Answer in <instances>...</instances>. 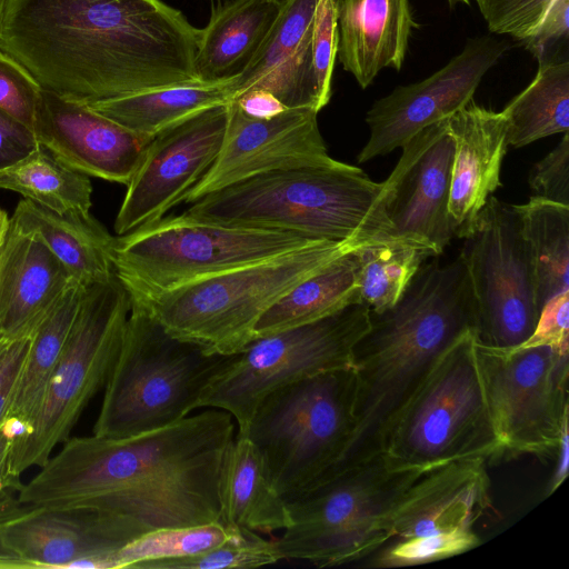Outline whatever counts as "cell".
Listing matches in <instances>:
<instances>
[{
    "label": "cell",
    "mask_w": 569,
    "mask_h": 569,
    "mask_svg": "<svg viewBox=\"0 0 569 569\" xmlns=\"http://www.w3.org/2000/svg\"><path fill=\"white\" fill-rule=\"evenodd\" d=\"M9 222L10 218L8 217L7 212L0 208V247L7 233Z\"/></svg>",
    "instance_id": "f5cc1de1"
},
{
    "label": "cell",
    "mask_w": 569,
    "mask_h": 569,
    "mask_svg": "<svg viewBox=\"0 0 569 569\" xmlns=\"http://www.w3.org/2000/svg\"><path fill=\"white\" fill-rule=\"evenodd\" d=\"M538 346L569 349V291L552 297L543 305L533 332L517 347Z\"/></svg>",
    "instance_id": "7bdbcfd3"
},
{
    "label": "cell",
    "mask_w": 569,
    "mask_h": 569,
    "mask_svg": "<svg viewBox=\"0 0 569 569\" xmlns=\"http://www.w3.org/2000/svg\"><path fill=\"white\" fill-rule=\"evenodd\" d=\"M375 241L379 240H316L300 249L186 283L141 306L178 339L210 352L239 353L254 340L260 317L292 287L342 254Z\"/></svg>",
    "instance_id": "8992f818"
},
{
    "label": "cell",
    "mask_w": 569,
    "mask_h": 569,
    "mask_svg": "<svg viewBox=\"0 0 569 569\" xmlns=\"http://www.w3.org/2000/svg\"><path fill=\"white\" fill-rule=\"evenodd\" d=\"M234 437L232 416L209 408L129 437L69 438L18 487L16 503L106 512L146 533L221 522V475Z\"/></svg>",
    "instance_id": "6da1fadb"
},
{
    "label": "cell",
    "mask_w": 569,
    "mask_h": 569,
    "mask_svg": "<svg viewBox=\"0 0 569 569\" xmlns=\"http://www.w3.org/2000/svg\"><path fill=\"white\" fill-rule=\"evenodd\" d=\"M234 80L236 76L167 86L87 106L136 133L154 138L207 109L232 101Z\"/></svg>",
    "instance_id": "f1b7e54d"
},
{
    "label": "cell",
    "mask_w": 569,
    "mask_h": 569,
    "mask_svg": "<svg viewBox=\"0 0 569 569\" xmlns=\"http://www.w3.org/2000/svg\"><path fill=\"white\" fill-rule=\"evenodd\" d=\"M31 337L10 341L0 333V385L7 373L24 358Z\"/></svg>",
    "instance_id": "bcb514c9"
},
{
    "label": "cell",
    "mask_w": 569,
    "mask_h": 569,
    "mask_svg": "<svg viewBox=\"0 0 569 569\" xmlns=\"http://www.w3.org/2000/svg\"><path fill=\"white\" fill-rule=\"evenodd\" d=\"M475 328L460 257L443 266L422 264L391 308L371 313L352 353V430L331 476L380 456L406 403L451 345Z\"/></svg>",
    "instance_id": "3957f363"
},
{
    "label": "cell",
    "mask_w": 569,
    "mask_h": 569,
    "mask_svg": "<svg viewBox=\"0 0 569 569\" xmlns=\"http://www.w3.org/2000/svg\"><path fill=\"white\" fill-rule=\"evenodd\" d=\"M370 323V309L353 303L321 320L254 339L211 380L200 408L229 412L243 435L259 403L273 390L352 367L353 348Z\"/></svg>",
    "instance_id": "7c38bea8"
},
{
    "label": "cell",
    "mask_w": 569,
    "mask_h": 569,
    "mask_svg": "<svg viewBox=\"0 0 569 569\" xmlns=\"http://www.w3.org/2000/svg\"><path fill=\"white\" fill-rule=\"evenodd\" d=\"M380 456L389 469L421 472L500 456L475 330L438 360L399 413Z\"/></svg>",
    "instance_id": "52a82bcc"
},
{
    "label": "cell",
    "mask_w": 569,
    "mask_h": 569,
    "mask_svg": "<svg viewBox=\"0 0 569 569\" xmlns=\"http://www.w3.org/2000/svg\"><path fill=\"white\" fill-rule=\"evenodd\" d=\"M425 472L389 469L381 456L345 469L287 501L291 525L274 542L283 559L316 567L358 561L390 541V516Z\"/></svg>",
    "instance_id": "30bf717a"
},
{
    "label": "cell",
    "mask_w": 569,
    "mask_h": 569,
    "mask_svg": "<svg viewBox=\"0 0 569 569\" xmlns=\"http://www.w3.org/2000/svg\"><path fill=\"white\" fill-rule=\"evenodd\" d=\"M0 568H30L27 562L9 552L0 543Z\"/></svg>",
    "instance_id": "f907efd6"
},
{
    "label": "cell",
    "mask_w": 569,
    "mask_h": 569,
    "mask_svg": "<svg viewBox=\"0 0 569 569\" xmlns=\"http://www.w3.org/2000/svg\"><path fill=\"white\" fill-rule=\"evenodd\" d=\"M353 402L355 373L346 367L283 386L259 403L243 435L286 501L331 476L351 435Z\"/></svg>",
    "instance_id": "9c48e42d"
},
{
    "label": "cell",
    "mask_w": 569,
    "mask_h": 569,
    "mask_svg": "<svg viewBox=\"0 0 569 569\" xmlns=\"http://www.w3.org/2000/svg\"><path fill=\"white\" fill-rule=\"evenodd\" d=\"M337 56L362 89L382 69H401L415 26L409 0H337Z\"/></svg>",
    "instance_id": "d4e9b609"
},
{
    "label": "cell",
    "mask_w": 569,
    "mask_h": 569,
    "mask_svg": "<svg viewBox=\"0 0 569 569\" xmlns=\"http://www.w3.org/2000/svg\"><path fill=\"white\" fill-rule=\"evenodd\" d=\"M453 139L449 214L455 237L467 238L476 229L490 194L500 186L502 159L507 152L503 113L473 101L447 118Z\"/></svg>",
    "instance_id": "603a6c76"
},
{
    "label": "cell",
    "mask_w": 569,
    "mask_h": 569,
    "mask_svg": "<svg viewBox=\"0 0 569 569\" xmlns=\"http://www.w3.org/2000/svg\"><path fill=\"white\" fill-rule=\"evenodd\" d=\"M317 116L311 109H287L270 119H256L244 114L234 100L230 101L220 150L182 201L196 202L206 194L274 170L335 163Z\"/></svg>",
    "instance_id": "e0dca14e"
},
{
    "label": "cell",
    "mask_w": 569,
    "mask_h": 569,
    "mask_svg": "<svg viewBox=\"0 0 569 569\" xmlns=\"http://www.w3.org/2000/svg\"><path fill=\"white\" fill-rule=\"evenodd\" d=\"M8 1L9 0H0V33H1V29H2V23H3Z\"/></svg>",
    "instance_id": "db71d44e"
},
{
    "label": "cell",
    "mask_w": 569,
    "mask_h": 569,
    "mask_svg": "<svg viewBox=\"0 0 569 569\" xmlns=\"http://www.w3.org/2000/svg\"><path fill=\"white\" fill-rule=\"evenodd\" d=\"M10 222L39 237L82 287L114 276L112 249L116 238L91 213L58 214L23 199Z\"/></svg>",
    "instance_id": "484cf974"
},
{
    "label": "cell",
    "mask_w": 569,
    "mask_h": 569,
    "mask_svg": "<svg viewBox=\"0 0 569 569\" xmlns=\"http://www.w3.org/2000/svg\"><path fill=\"white\" fill-rule=\"evenodd\" d=\"M282 3L233 0L212 11L200 29L194 70L199 80L213 82L239 74L260 46Z\"/></svg>",
    "instance_id": "83f0119b"
},
{
    "label": "cell",
    "mask_w": 569,
    "mask_h": 569,
    "mask_svg": "<svg viewBox=\"0 0 569 569\" xmlns=\"http://www.w3.org/2000/svg\"><path fill=\"white\" fill-rule=\"evenodd\" d=\"M508 48L506 40L490 36L471 39L427 79L399 86L377 100L366 114L370 136L358 162L388 154L425 128L466 107L483 76Z\"/></svg>",
    "instance_id": "9a60e30c"
},
{
    "label": "cell",
    "mask_w": 569,
    "mask_h": 569,
    "mask_svg": "<svg viewBox=\"0 0 569 569\" xmlns=\"http://www.w3.org/2000/svg\"><path fill=\"white\" fill-rule=\"evenodd\" d=\"M221 522L260 533L284 530L291 525L286 499L272 485L256 445L236 433L221 475Z\"/></svg>",
    "instance_id": "4316f807"
},
{
    "label": "cell",
    "mask_w": 569,
    "mask_h": 569,
    "mask_svg": "<svg viewBox=\"0 0 569 569\" xmlns=\"http://www.w3.org/2000/svg\"><path fill=\"white\" fill-rule=\"evenodd\" d=\"M531 262L539 309L569 291V206L530 197L513 206Z\"/></svg>",
    "instance_id": "1f68e13d"
},
{
    "label": "cell",
    "mask_w": 569,
    "mask_h": 569,
    "mask_svg": "<svg viewBox=\"0 0 569 569\" xmlns=\"http://www.w3.org/2000/svg\"><path fill=\"white\" fill-rule=\"evenodd\" d=\"M229 533L230 527L221 522L152 530L114 555V569H132L144 561L201 553L221 543Z\"/></svg>",
    "instance_id": "d590c367"
},
{
    "label": "cell",
    "mask_w": 569,
    "mask_h": 569,
    "mask_svg": "<svg viewBox=\"0 0 569 569\" xmlns=\"http://www.w3.org/2000/svg\"><path fill=\"white\" fill-rule=\"evenodd\" d=\"M2 432L11 440L27 436L31 431V425L17 417H6L1 421Z\"/></svg>",
    "instance_id": "c3c4849f"
},
{
    "label": "cell",
    "mask_w": 569,
    "mask_h": 569,
    "mask_svg": "<svg viewBox=\"0 0 569 569\" xmlns=\"http://www.w3.org/2000/svg\"><path fill=\"white\" fill-rule=\"evenodd\" d=\"M318 0H286L242 71L236 97L250 89L273 93L287 109L321 110L311 57V32Z\"/></svg>",
    "instance_id": "7402d4cb"
},
{
    "label": "cell",
    "mask_w": 569,
    "mask_h": 569,
    "mask_svg": "<svg viewBox=\"0 0 569 569\" xmlns=\"http://www.w3.org/2000/svg\"><path fill=\"white\" fill-rule=\"evenodd\" d=\"M233 100L244 114L256 119H270L287 110L273 93L264 89L247 90Z\"/></svg>",
    "instance_id": "f6af8a7d"
},
{
    "label": "cell",
    "mask_w": 569,
    "mask_h": 569,
    "mask_svg": "<svg viewBox=\"0 0 569 569\" xmlns=\"http://www.w3.org/2000/svg\"><path fill=\"white\" fill-rule=\"evenodd\" d=\"M557 465L555 469V473L551 479V486L549 488V493L553 492L566 479L568 475V466H569V436L568 429L562 433L561 440L559 442L558 449L556 451Z\"/></svg>",
    "instance_id": "7dc6e473"
},
{
    "label": "cell",
    "mask_w": 569,
    "mask_h": 569,
    "mask_svg": "<svg viewBox=\"0 0 569 569\" xmlns=\"http://www.w3.org/2000/svg\"><path fill=\"white\" fill-rule=\"evenodd\" d=\"M236 355L178 339L146 307L131 303L93 435L129 437L182 420L200 408L206 388Z\"/></svg>",
    "instance_id": "5b68a950"
},
{
    "label": "cell",
    "mask_w": 569,
    "mask_h": 569,
    "mask_svg": "<svg viewBox=\"0 0 569 569\" xmlns=\"http://www.w3.org/2000/svg\"><path fill=\"white\" fill-rule=\"evenodd\" d=\"M338 42L337 0H318L312 22L311 57L321 109L331 98V80Z\"/></svg>",
    "instance_id": "ab89813d"
},
{
    "label": "cell",
    "mask_w": 569,
    "mask_h": 569,
    "mask_svg": "<svg viewBox=\"0 0 569 569\" xmlns=\"http://www.w3.org/2000/svg\"><path fill=\"white\" fill-rule=\"evenodd\" d=\"M566 0H475L490 32L521 43L531 38L549 13Z\"/></svg>",
    "instance_id": "f35d334b"
},
{
    "label": "cell",
    "mask_w": 569,
    "mask_h": 569,
    "mask_svg": "<svg viewBox=\"0 0 569 569\" xmlns=\"http://www.w3.org/2000/svg\"><path fill=\"white\" fill-rule=\"evenodd\" d=\"M143 533L124 518L89 509L16 503L0 510V543L30 568L91 558V569H114V555Z\"/></svg>",
    "instance_id": "ac0fdd59"
},
{
    "label": "cell",
    "mask_w": 569,
    "mask_h": 569,
    "mask_svg": "<svg viewBox=\"0 0 569 569\" xmlns=\"http://www.w3.org/2000/svg\"><path fill=\"white\" fill-rule=\"evenodd\" d=\"M480 543L473 529H458L427 536L393 539L381 547L375 567L421 565L453 557Z\"/></svg>",
    "instance_id": "74e56055"
},
{
    "label": "cell",
    "mask_w": 569,
    "mask_h": 569,
    "mask_svg": "<svg viewBox=\"0 0 569 569\" xmlns=\"http://www.w3.org/2000/svg\"><path fill=\"white\" fill-rule=\"evenodd\" d=\"M22 361H20L18 365L11 368V370L7 373V376L4 377L3 381L0 385V422L3 420L6 416L14 380Z\"/></svg>",
    "instance_id": "681fc988"
},
{
    "label": "cell",
    "mask_w": 569,
    "mask_h": 569,
    "mask_svg": "<svg viewBox=\"0 0 569 569\" xmlns=\"http://www.w3.org/2000/svg\"><path fill=\"white\" fill-rule=\"evenodd\" d=\"M387 188L356 166L336 161L262 173L206 194L183 212L224 226L291 231L318 240L396 237Z\"/></svg>",
    "instance_id": "277c9868"
},
{
    "label": "cell",
    "mask_w": 569,
    "mask_h": 569,
    "mask_svg": "<svg viewBox=\"0 0 569 569\" xmlns=\"http://www.w3.org/2000/svg\"><path fill=\"white\" fill-rule=\"evenodd\" d=\"M508 146L521 148L569 129V60L539 62L530 84L501 111Z\"/></svg>",
    "instance_id": "d6a6232c"
},
{
    "label": "cell",
    "mask_w": 569,
    "mask_h": 569,
    "mask_svg": "<svg viewBox=\"0 0 569 569\" xmlns=\"http://www.w3.org/2000/svg\"><path fill=\"white\" fill-rule=\"evenodd\" d=\"M569 349L492 348L478 342L500 456L556 455L568 429Z\"/></svg>",
    "instance_id": "4fadbf2b"
},
{
    "label": "cell",
    "mask_w": 569,
    "mask_h": 569,
    "mask_svg": "<svg viewBox=\"0 0 569 569\" xmlns=\"http://www.w3.org/2000/svg\"><path fill=\"white\" fill-rule=\"evenodd\" d=\"M84 289L72 280L34 330L17 373L4 418H20L32 428Z\"/></svg>",
    "instance_id": "4dcf8cb0"
},
{
    "label": "cell",
    "mask_w": 569,
    "mask_h": 569,
    "mask_svg": "<svg viewBox=\"0 0 569 569\" xmlns=\"http://www.w3.org/2000/svg\"><path fill=\"white\" fill-rule=\"evenodd\" d=\"M33 133L40 146L69 168L122 184H128L153 139L43 89Z\"/></svg>",
    "instance_id": "ffe728a7"
},
{
    "label": "cell",
    "mask_w": 569,
    "mask_h": 569,
    "mask_svg": "<svg viewBox=\"0 0 569 569\" xmlns=\"http://www.w3.org/2000/svg\"><path fill=\"white\" fill-rule=\"evenodd\" d=\"M41 90L22 66L0 50V111L33 131Z\"/></svg>",
    "instance_id": "60d3db41"
},
{
    "label": "cell",
    "mask_w": 569,
    "mask_h": 569,
    "mask_svg": "<svg viewBox=\"0 0 569 569\" xmlns=\"http://www.w3.org/2000/svg\"><path fill=\"white\" fill-rule=\"evenodd\" d=\"M38 146L31 129L0 111V170L17 163Z\"/></svg>",
    "instance_id": "ee69618b"
},
{
    "label": "cell",
    "mask_w": 569,
    "mask_h": 569,
    "mask_svg": "<svg viewBox=\"0 0 569 569\" xmlns=\"http://www.w3.org/2000/svg\"><path fill=\"white\" fill-rule=\"evenodd\" d=\"M131 299L116 277L86 287L31 431L11 441L1 473L7 483L41 467L69 439L80 415L104 387L118 356Z\"/></svg>",
    "instance_id": "8fae6325"
},
{
    "label": "cell",
    "mask_w": 569,
    "mask_h": 569,
    "mask_svg": "<svg viewBox=\"0 0 569 569\" xmlns=\"http://www.w3.org/2000/svg\"><path fill=\"white\" fill-rule=\"evenodd\" d=\"M11 440L2 432L0 422V475L6 461Z\"/></svg>",
    "instance_id": "816d5d0a"
},
{
    "label": "cell",
    "mask_w": 569,
    "mask_h": 569,
    "mask_svg": "<svg viewBox=\"0 0 569 569\" xmlns=\"http://www.w3.org/2000/svg\"><path fill=\"white\" fill-rule=\"evenodd\" d=\"M385 180L386 213L396 237L440 254L455 237L448 203L455 154L447 118L410 139Z\"/></svg>",
    "instance_id": "d6986e66"
},
{
    "label": "cell",
    "mask_w": 569,
    "mask_h": 569,
    "mask_svg": "<svg viewBox=\"0 0 569 569\" xmlns=\"http://www.w3.org/2000/svg\"><path fill=\"white\" fill-rule=\"evenodd\" d=\"M486 462L457 460L421 475L390 516V540L472 529L489 506Z\"/></svg>",
    "instance_id": "44dd1931"
},
{
    "label": "cell",
    "mask_w": 569,
    "mask_h": 569,
    "mask_svg": "<svg viewBox=\"0 0 569 569\" xmlns=\"http://www.w3.org/2000/svg\"><path fill=\"white\" fill-rule=\"evenodd\" d=\"M455 1H460V2H463V3H466V4H468V3H469V0H455Z\"/></svg>",
    "instance_id": "11a10c76"
},
{
    "label": "cell",
    "mask_w": 569,
    "mask_h": 569,
    "mask_svg": "<svg viewBox=\"0 0 569 569\" xmlns=\"http://www.w3.org/2000/svg\"><path fill=\"white\" fill-rule=\"evenodd\" d=\"M228 103L207 109L158 133L127 184L114 221L118 236L162 218L214 161L223 139Z\"/></svg>",
    "instance_id": "2e32d148"
},
{
    "label": "cell",
    "mask_w": 569,
    "mask_h": 569,
    "mask_svg": "<svg viewBox=\"0 0 569 569\" xmlns=\"http://www.w3.org/2000/svg\"><path fill=\"white\" fill-rule=\"evenodd\" d=\"M229 527L227 539L204 552L144 561L132 569H248L283 560L274 541L243 527Z\"/></svg>",
    "instance_id": "8d00e7d4"
},
{
    "label": "cell",
    "mask_w": 569,
    "mask_h": 569,
    "mask_svg": "<svg viewBox=\"0 0 569 569\" xmlns=\"http://www.w3.org/2000/svg\"><path fill=\"white\" fill-rule=\"evenodd\" d=\"M316 240L291 231L224 226L181 213L116 237L112 264L131 302L146 306L186 283L273 258Z\"/></svg>",
    "instance_id": "ba28073f"
},
{
    "label": "cell",
    "mask_w": 569,
    "mask_h": 569,
    "mask_svg": "<svg viewBox=\"0 0 569 569\" xmlns=\"http://www.w3.org/2000/svg\"><path fill=\"white\" fill-rule=\"evenodd\" d=\"M360 301L371 313L391 308L423 264L433 257L425 246L405 238L370 242L358 249Z\"/></svg>",
    "instance_id": "e575fe53"
},
{
    "label": "cell",
    "mask_w": 569,
    "mask_h": 569,
    "mask_svg": "<svg viewBox=\"0 0 569 569\" xmlns=\"http://www.w3.org/2000/svg\"><path fill=\"white\" fill-rule=\"evenodd\" d=\"M0 189L20 193L58 214H89L92 206L89 177L63 164L40 144L0 170Z\"/></svg>",
    "instance_id": "836d02e7"
},
{
    "label": "cell",
    "mask_w": 569,
    "mask_h": 569,
    "mask_svg": "<svg viewBox=\"0 0 569 569\" xmlns=\"http://www.w3.org/2000/svg\"><path fill=\"white\" fill-rule=\"evenodd\" d=\"M271 1H274V2H278V3H283L286 0H271Z\"/></svg>",
    "instance_id": "9f6ffc18"
},
{
    "label": "cell",
    "mask_w": 569,
    "mask_h": 569,
    "mask_svg": "<svg viewBox=\"0 0 569 569\" xmlns=\"http://www.w3.org/2000/svg\"><path fill=\"white\" fill-rule=\"evenodd\" d=\"M358 249L331 261L284 293L258 320L254 339L311 323L350 305L361 303Z\"/></svg>",
    "instance_id": "f546056e"
},
{
    "label": "cell",
    "mask_w": 569,
    "mask_h": 569,
    "mask_svg": "<svg viewBox=\"0 0 569 569\" xmlns=\"http://www.w3.org/2000/svg\"><path fill=\"white\" fill-rule=\"evenodd\" d=\"M200 29L161 0H9L0 50L83 104L201 81Z\"/></svg>",
    "instance_id": "7a4b0ae2"
},
{
    "label": "cell",
    "mask_w": 569,
    "mask_h": 569,
    "mask_svg": "<svg viewBox=\"0 0 569 569\" xmlns=\"http://www.w3.org/2000/svg\"><path fill=\"white\" fill-rule=\"evenodd\" d=\"M533 197L569 206V133L533 164L528 179Z\"/></svg>",
    "instance_id": "b9f144b4"
},
{
    "label": "cell",
    "mask_w": 569,
    "mask_h": 569,
    "mask_svg": "<svg viewBox=\"0 0 569 569\" xmlns=\"http://www.w3.org/2000/svg\"><path fill=\"white\" fill-rule=\"evenodd\" d=\"M459 256L473 297L476 337L492 348H513L539 318L533 274L512 204L489 197Z\"/></svg>",
    "instance_id": "5bb4252c"
},
{
    "label": "cell",
    "mask_w": 569,
    "mask_h": 569,
    "mask_svg": "<svg viewBox=\"0 0 569 569\" xmlns=\"http://www.w3.org/2000/svg\"><path fill=\"white\" fill-rule=\"evenodd\" d=\"M73 279L44 242L9 222L0 247V333L31 337Z\"/></svg>",
    "instance_id": "cb8c5ba5"
}]
</instances>
